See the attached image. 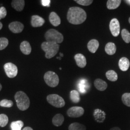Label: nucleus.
<instances>
[{
	"label": "nucleus",
	"instance_id": "nucleus-1",
	"mask_svg": "<svg viewBox=\"0 0 130 130\" xmlns=\"http://www.w3.org/2000/svg\"><path fill=\"white\" fill-rule=\"evenodd\" d=\"M87 18L85 11L79 7H71L67 14V19L70 23L79 25L84 23Z\"/></svg>",
	"mask_w": 130,
	"mask_h": 130
},
{
	"label": "nucleus",
	"instance_id": "nucleus-2",
	"mask_svg": "<svg viewBox=\"0 0 130 130\" xmlns=\"http://www.w3.org/2000/svg\"><path fill=\"white\" fill-rule=\"evenodd\" d=\"M42 50L45 53V57L51 58L56 56L59 49V45L53 42H44L41 45Z\"/></svg>",
	"mask_w": 130,
	"mask_h": 130
},
{
	"label": "nucleus",
	"instance_id": "nucleus-3",
	"mask_svg": "<svg viewBox=\"0 0 130 130\" xmlns=\"http://www.w3.org/2000/svg\"><path fill=\"white\" fill-rule=\"evenodd\" d=\"M14 99L18 107L20 110H26L30 106V100L28 95L23 91H19L15 93Z\"/></svg>",
	"mask_w": 130,
	"mask_h": 130
},
{
	"label": "nucleus",
	"instance_id": "nucleus-4",
	"mask_svg": "<svg viewBox=\"0 0 130 130\" xmlns=\"http://www.w3.org/2000/svg\"><path fill=\"white\" fill-rule=\"evenodd\" d=\"M46 42H53L59 44L64 40L63 35L55 29H50L44 35Z\"/></svg>",
	"mask_w": 130,
	"mask_h": 130
},
{
	"label": "nucleus",
	"instance_id": "nucleus-5",
	"mask_svg": "<svg viewBox=\"0 0 130 130\" xmlns=\"http://www.w3.org/2000/svg\"><path fill=\"white\" fill-rule=\"evenodd\" d=\"M44 79L45 83L51 87H56L59 82L58 76L55 72L48 71L44 75Z\"/></svg>",
	"mask_w": 130,
	"mask_h": 130
},
{
	"label": "nucleus",
	"instance_id": "nucleus-6",
	"mask_svg": "<svg viewBox=\"0 0 130 130\" xmlns=\"http://www.w3.org/2000/svg\"><path fill=\"white\" fill-rule=\"evenodd\" d=\"M47 100L50 104L56 107L61 108L65 106V102L64 99L56 94L48 95L47 96Z\"/></svg>",
	"mask_w": 130,
	"mask_h": 130
},
{
	"label": "nucleus",
	"instance_id": "nucleus-7",
	"mask_svg": "<svg viewBox=\"0 0 130 130\" xmlns=\"http://www.w3.org/2000/svg\"><path fill=\"white\" fill-rule=\"evenodd\" d=\"M4 68L8 77L13 78L17 76L18 73V69L16 65L12 63H7L5 64Z\"/></svg>",
	"mask_w": 130,
	"mask_h": 130
},
{
	"label": "nucleus",
	"instance_id": "nucleus-8",
	"mask_svg": "<svg viewBox=\"0 0 130 130\" xmlns=\"http://www.w3.org/2000/svg\"><path fill=\"white\" fill-rule=\"evenodd\" d=\"M84 113V108L81 107H71L67 111L68 116L71 118H79L82 116Z\"/></svg>",
	"mask_w": 130,
	"mask_h": 130
},
{
	"label": "nucleus",
	"instance_id": "nucleus-9",
	"mask_svg": "<svg viewBox=\"0 0 130 130\" xmlns=\"http://www.w3.org/2000/svg\"><path fill=\"white\" fill-rule=\"evenodd\" d=\"M109 28L112 35L114 37L119 36L120 32V25L117 19H113L109 24Z\"/></svg>",
	"mask_w": 130,
	"mask_h": 130
},
{
	"label": "nucleus",
	"instance_id": "nucleus-10",
	"mask_svg": "<svg viewBox=\"0 0 130 130\" xmlns=\"http://www.w3.org/2000/svg\"><path fill=\"white\" fill-rule=\"evenodd\" d=\"M24 26L23 24L19 21L12 22L9 25L10 30L14 33H21L23 30Z\"/></svg>",
	"mask_w": 130,
	"mask_h": 130
},
{
	"label": "nucleus",
	"instance_id": "nucleus-11",
	"mask_svg": "<svg viewBox=\"0 0 130 130\" xmlns=\"http://www.w3.org/2000/svg\"><path fill=\"white\" fill-rule=\"evenodd\" d=\"M93 116L94 120L98 123H102L106 119V113L99 109H96L94 110Z\"/></svg>",
	"mask_w": 130,
	"mask_h": 130
},
{
	"label": "nucleus",
	"instance_id": "nucleus-12",
	"mask_svg": "<svg viewBox=\"0 0 130 130\" xmlns=\"http://www.w3.org/2000/svg\"><path fill=\"white\" fill-rule=\"evenodd\" d=\"M44 23V19L38 15H34L31 17V24L33 27L36 28L42 27Z\"/></svg>",
	"mask_w": 130,
	"mask_h": 130
},
{
	"label": "nucleus",
	"instance_id": "nucleus-13",
	"mask_svg": "<svg viewBox=\"0 0 130 130\" xmlns=\"http://www.w3.org/2000/svg\"><path fill=\"white\" fill-rule=\"evenodd\" d=\"M74 59L77 65L80 68H84L86 66V59L82 54H77L74 56Z\"/></svg>",
	"mask_w": 130,
	"mask_h": 130
},
{
	"label": "nucleus",
	"instance_id": "nucleus-14",
	"mask_svg": "<svg viewBox=\"0 0 130 130\" xmlns=\"http://www.w3.org/2000/svg\"><path fill=\"white\" fill-rule=\"evenodd\" d=\"M20 49L21 52L26 55H28L31 53V47L30 43L28 41L22 42L20 45Z\"/></svg>",
	"mask_w": 130,
	"mask_h": 130
},
{
	"label": "nucleus",
	"instance_id": "nucleus-15",
	"mask_svg": "<svg viewBox=\"0 0 130 130\" xmlns=\"http://www.w3.org/2000/svg\"><path fill=\"white\" fill-rule=\"evenodd\" d=\"M130 63L129 59L125 57H121L119 62V66L121 70L126 71L130 67Z\"/></svg>",
	"mask_w": 130,
	"mask_h": 130
},
{
	"label": "nucleus",
	"instance_id": "nucleus-16",
	"mask_svg": "<svg viewBox=\"0 0 130 130\" xmlns=\"http://www.w3.org/2000/svg\"><path fill=\"white\" fill-rule=\"evenodd\" d=\"M49 19L52 25L55 27L58 26L61 24L60 18L57 14L54 12H52L50 13Z\"/></svg>",
	"mask_w": 130,
	"mask_h": 130
},
{
	"label": "nucleus",
	"instance_id": "nucleus-17",
	"mask_svg": "<svg viewBox=\"0 0 130 130\" xmlns=\"http://www.w3.org/2000/svg\"><path fill=\"white\" fill-rule=\"evenodd\" d=\"M94 85L95 87L100 91H105L107 87V83L100 79H96L94 82Z\"/></svg>",
	"mask_w": 130,
	"mask_h": 130
},
{
	"label": "nucleus",
	"instance_id": "nucleus-18",
	"mask_svg": "<svg viewBox=\"0 0 130 130\" xmlns=\"http://www.w3.org/2000/svg\"><path fill=\"white\" fill-rule=\"evenodd\" d=\"M12 7L17 11L20 12L23 10L25 6V1L24 0H13L11 3Z\"/></svg>",
	"mask_w": 130,
	"mask_h": 130
},
{
	"label": "nucleus",
	"instance_id": "nucleus-19",
	"mask_svg": "<svg viewBox=\"0 0 130 130\" xmlns=\"http://www.w3.org/2000/svg\"><path fill=\"white\" fill-rule=\"evenodd\" d=\"M99 46V43L98 40L95 39H93L90 40L88 43L87 48L89 51L92 53H95L98 50Z\"/></svg>",
	"mask_w": 130,
	"mask_h": 130
},
{
	"label": "nucleus",
	"instance_id": "nucleus-20",
	"mask_svg": "<svg viewBox=\"0 0 130 130\" xmlns=\"http://www.w3.org/2000/svg\"><path fill=\"white\" fill-rule=\"evenodd\" d=\"M78 88L79 91L82 93H86L89 88V84L87 80L85 79H82L78 84Z\"/></svg>",
	"mask_w": 130,
	"mask_h": 130
},
{
	"label": "nucleus",
	"instance_id": "nucleus-21",
	"mask_svg": "<svg viewBox=\"0 0 130 130\" xmlns=\"http://www.w3.org/2000/svg\"><path fill=\"white\" fill-rule=\"evenodd\" d=\"M64 121V117L61 114H57L53 117L52 120L53 124L56 126L58 127L62 125Z\"/></svg>",
	"mask_w": 130,
	"mask_h": 130
},
{
	"label": "nucleus",
	"instance_id": "nucleus-22",
	"mask_svg": "<svg viewBox=\"0 0 130 130\" xmlns=\"http://www.w3.org/2000/svg\"><path fill=\"white\" fill-rule=\"evenodd\" d=\"M105 49L107 54L108 55H113L115 54L116 52V46L115 43L109 42L106 44Z\"/></svg>",
	"mask_w": 130,
	"mask_h": 130
},
{
	"label": "nucleus",
	"instance_id": "nucleus-23",
	"mask_svg": "<svg viewBox=\"0 0 130 130\" xmlns=\"http://www.w3.org/2000/svg\"><path fill=\"white\" fill-rule=\"evenodd\" d=\"M121 0H108L107 3V9L109 10L115 9L121 5Z\"/></svg>",
	"mask_w": 130,
	"mask_h": 130
},
{
	"label": "nucleus",
	"instance_id": "nucleus-24",
	"mask_svg": "<svg viewBox=\"0 0 130 130\" xmlns=\"http://www.w3.org/2000/svg\"><path fill=\"white\" fill-rule=\"evenodd\" d=\"M70 98L72 102L79 103L80 100V96L79 92L76 90H72L70 93Z\"/></svg>",
	"mask_w": 130,
	"mask_h": 130
},
{
	"label": "nucleus",
	"instance_id": "nucleus-25",
	"mask_svg": "<svg viewBox=\"0 0 130 130\" xmlns=\"http://www.w3.org/2000/svg\"><path fill=\"white\" fill-rule=\"evenodd\" d=\"M106 76L107 79L111 82H115L118 79L117 73L115 71L112 70L107 71L106 73Z\"/></svg>",
	"mask_w": 130,
	"mask_h": 130
},
{
	"label": "nucleus",
	"instance_id": "nucleus-26",
	"mask_svg": "<svg viewBox=\"0 0 130 130\" xmlns=\"http://www.w3.org/2000/svg\"><path fill=\"white\" fill-rule=\"evenodd\" d=\"M85 126L78 122H74L70 124L69 130H86Z\"/></svg>",
	"mask_w": 130,
	"mask_h": 130
},
{
	"label": "nucleus",
	"instance_id": "nucleus-27",
	"mask_svg": "<svg viewBox=\"0 0 130 130\" xmlns=\"http://www.w3.org/2000/svg\"><path fill=\"white\" fill-rule=\"evenodd\" d=\"M23 126L24 123L22 121H15L11 123V128L12 130H21Z\"/></svg>",
	"mask_w": 130,
	"mask_h": 130
},
{
	"label": "nucleus",
	"instance_id": "nucleus-28",
	"mask_svg": "<svg viewBox=\"0 0 130 130\" xmlns=\"http://www.w3.org/2000/svg\"><path fill=\"white\" fill-rule=\"evenodd\" d=\"M121 37L123 41L126 43H129L130 42V33L126 29H123L121 32Z\"/></svg>",
	"mask_w": 130,
	"mask_h": 130
},
{
	"label": "nucleus",
	"instance_id": "nucleus-29",
	"mask_svg": "<svg viewBox=\"0 0 130 130\" xmlns=\"http://www.w3.org/2000/svg\"><path fill=\"white\" fill-rule=\"evenodd\" d=\"M122 101L127 107H130V93H125L122 95Z\"/></svg>",
	"mask_w": 130,
	"mask_h": 130
},
{
	"label": "nucleus",
	"instance_id": "nucleus-30",
	"mask_svg": "<svg viewBox=\"0 0 130 130\" xmlns=\"http://www.w3.org/2000/svg\"><path fill=\"white\" fill-rule=\"evenodd\" d=\"M8 122V118L7 115L4 114H0V126L4 127Z\"/></svg>",
	"mask_w": 130,
	"mask_h": 130
},
{
	"label": "nucleus",
	"instance_id": "nucleus-31",
	"mask_svg": "<svg viewBox=\"0 0 130 130\" xmlns=\"http://www.w3.org/2000/svg\"><path fill=\"white\" fill-rule=\"evenodd\" d=\"M13 106V102L11 100L3 99L0 101V106L5 107H11Z\"/></svg>",
	"mask_w": 130,
	"mask_h": 130
},
{
	"label": "nucleus",
	"instance_id": "nucleus-32",
	"mask_svg": "<svg viewBox=\"0 0 130 130\" xmlns=\"http://www.w3.org/2000/svg\"><path fill=\"white\" fill-rule=\"evenodd\" d=\"M8 40L7 38L5 37L0 38V51L3 50L6 48L8 45Z\"/></svg>",
	"mask_w": 130,
	"mask_h": 130
},
{
	"label": "nucleus",
	"instance_id": "nucleus-33",
	"mask_svg": "<svg viewBox=\"0 0 130 130\" xmlns=\"http://www.w3.org/2000/svg\"><path fill=\"white\" fill-rule=\"evenodd\" d=\"M77 4L83 6H88L92 4V0H75Z\"/></svg>",
	"mask_w": 130,
	"mask_h": 130
},
{
	"label": "nucleus",
	"instance_id": "nucleus-34",
	"mask_svg": "<svg viewBox=\"0 0 130 130\" xmlns=\"http://www.w3.org/2000/svg\"><path fill=\"white\" fill-rule=\"evenodd\" d=\"M7 14V11L6 8L4 6H2L0 8V20L4 19Z\"/></svg>",
	"mask_w": 130,
	"mask_h": 130
},
{
	"label": "nucleus",
	"instance_id": "nucleus-35",
	"mask_svg": "<svg viewBox=\"0 0 130 130\" xmlns=\"http://www.w3.org/2000/svg\"><path fill=\"white\" fill-rule=\"evenodd\" d=\"M42 4L43 6H47L49 7L51 4L50 0H42L41 1Z\"/></svg>",
	"mask_w": 130,
	"mask_h": 130
},
{
	"label": "nucleus",
	"instance_id": "nucleus-36",
	"mask_svg": "<svg viewBox=\"0 0 130 130\" xmlns=\"http://www.w3.org/2000/svg\"><path fill=\"white\" fill-rule=\"evenodd\" d=\"M22 130H33L32 128L30 127H26L25 128H24Z\"/></svg>",
	"mask_w": 130,
	"mask_h": 130
},
{
	"label": "nucleus",
	"instance_id": "nucleus-37",
	"mask_svg": "<svg viewBox=\"0 0 130 130\" xmlns=\"http://www.w3.org/2000/svg\"><path fill=\"white\" fill-rule=\"evenodd\" d=\"M110 130H121V129L119 127H113L111 129H110Z\"/></svg>",
	"mask_w": 130,
	"mask_h": 130
},
{
	"label": "nucleus",
	"instance_id": "nucleus-38",
	"mask_svg": "<svg viewBox=\"0 0 130 130\" xmlns=\"http://www.w3.org/2000/svg\"><path fill=\"white\" fill-rule=\"evenodd\" d=\"M3 28V24L0 22V30Z\"/></svg>",
	"mask_w": 130,
	"mask_h": 130
},
{
	"label": "nucleus",
	"instance_id": "nucleus-39",
	"mask_svg": "<svg viewBox=\"0 0 130 130\" xmlns=\"http://www.w3.org/2000/svg\"><path fill=\"white\" fill-rule=\"evenodd\" d=\"M127 3H128L129 5H130V0H128V1H125Z\"/></svg>",
	"mask_w": 130,
	"mask_h": 130
},
{
	"label": "nucleus",
	"instance_id": "nucleus-40",
	"mask_svg": "<svg viewBox=\"0 0 130 130\" xmlns=\"http://www.w3.org/2000/svg\"><path fill=\"white\" fill-rule=\"evenodd\" d=\"M2 85H1V84H0V91H1V90H2Z\"/></svg>",
	"mask_w": 130,
	"mask_h": 130
},
{
	"label": "nucleus",
	"instance_id": "nucleus-41",
	"mask_svg": "<svg viewBox=\"0 0 130 130\" xmlns=\"http://www.w3.org/2000/svg\"><path fill=\"white\" fill-rule=\"evenodd\" d=\"M60 56L61 57H63V54L60 53Z\"/></svg>",
	"mask_w": 130,
	"mask_h": 130
},
{
	"label": "nucleus",
	"instance_id": "nucleus-42",
	"mask_svg": "<svg viewBox=\"0 0 130 130\" xmlns=\"http://www.w3.org/2000/svg\"><path fill=\"white\" fill-rule=\"evenodd\" d=\"M129 23H130V18H129Z\"/></svg>",
	"mask_w": 130,
	"mask_h": 130
}]
</instances>
